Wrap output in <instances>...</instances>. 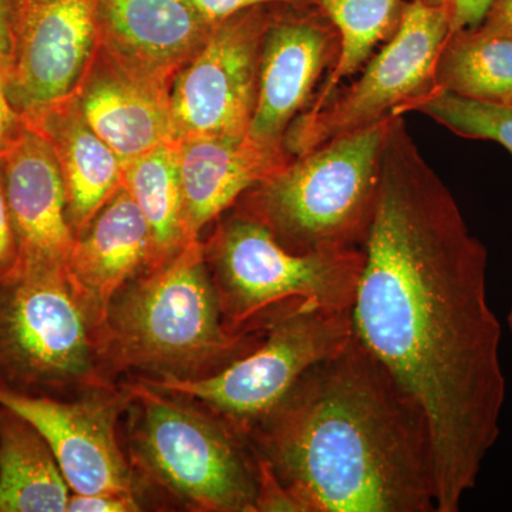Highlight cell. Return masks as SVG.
Segmentation results:
<instances>
[{
    "label": "cell",
    "mask_w": 512,
    "mask_h": 512,
    "mask_svg": "<svg viewBox=\"0 0 512 512\" xmlns=\"http://www.w3.org/2000/svg\"><path fill=\"white\" fill-rule=\"evenodd\" d=\"M362 249L356 335L426 413L437 512H458L500 436L501 325L487 298V249L402 116L390 121Z\"/></svg>",
    "instance_id": "cell-1"
},
{
    "label": "cell",
    "mask_w": 512,
    "mask_h": 512,
    "mask_svg": "<svg viewBox=\"0 0 512 512\" xmlns=\"http://www.w3.org/2000/svg\"><path fill=\"white\" fill-rule=\"evenodd\" d=\"M245 437L308 512H437L426 413L356 332Z\"/></svg>",
    "instance_id": "cell-2"
},
{
    "label": "cell",
    "mask_w": 512,
    "mask_h": 512,
    "mask_svg": "<svg viewBox=\"0 0 512 512\" xmlns=\"http://www.w3.org/2000/svg\"><path fill=\"white\" fill-rule=\"evenodd\" d=\"M261 329L225 325L201 239L124 286L101 329L109 377L128 369L197 379L224 369L258 345Z\"/></svg>",
    "instance_id": "cell-3"
},
{
    "label": "cell",
    "mask_w": 512,
    "mask_h": 512,
    "mask_svg": "<svg viewBox=\"0 0 512 512\" xmlns=\"http://www.w3.org/2000/svg\"><path fill=\"white\" fill-rule=\"evenodd\" d=\"M393 117L292 158L238 207L264 222L293 254L362 248L375 217Z\"/></svg>",
    "instance_id": "cell-4"
},
{
    "label": "cell",
    "mask_w": 512,
    "mask_h": 512,
    "mask_svg": "<svg viewBox=\"0 0 512 512\" xmlns=\"http://www.w3.org/2000/svg\"><path fill=\"white\" fill-rule=\"evenodd\" d=\"M0 384L33 394L113 387L99 319L66 265H19L0 281Z\"/></svg>",
    "instance_id": "cell-5"
},
{
    "label": "cell",
    "mask_w": 512,
    "mask_h": 512,
    "mask_svg": "<svg viewBox=\"0 0 512 512\" xmlns=\"http://www.w3.org/2000/svg\"><path fill=\"white\" fill-rule=\"evenodd\" d=\"M126 389L138 468L192 510L256 512L258 463L244 434L144 380Z\"/></svg>",
    "instance_id": "cell-6"
},
{
    "label": "cell",
    "mask_w": 512,
    "mask_h": 512,
    "mask_svg": "<svg viewBox=\"0 0 512 512\" xmlns=\"http://www.w3.org/2000/svg\"><path fill=\"white\" fill-rule=\"evenodd\" d=\"M235 207L222 215L207 244L202 242L231 332H255L295 302L352 309L365 259L362 248L293 254L264 222Z\"/></svg>",
    "instance_id": "cell-7"
},
{
    "label": "cell",
    "mask_w": 512,
    "mask_h": 512,
    "mask_svg": "<svg viewBox=\"0 0 512 512\" xmlns=\"http://www.w3.org/2000/svg\"><path fill=\"white\" fill-rule=\"evenodd\" d=\"M353 333L352 309L295 302L266 320L258 345L224 369L197 379L141 380L201 403L245 436L312 366L345 348Z\"/></svg>",
    "instance_id": "cell-8"
},
{
    "label": "cell",
    "mask_w": 512,
    "mask_h": 512,
    "mask_svg": "<svg viewBox=\"0 0 512 512\" xmlns=\"http://www.w3.org/2000/svg\"><path fill=\"white\" fill-rule=\"evenodd\" d=\"M451 32L444 6L412 0L403 6L394 35L370 57L355 83L336 92L323 109L299 114L285 136L289 156L301 157L322 144L409 113L436 92V66Z\"/></svg>",
    "instance_id": "cell-9"
},
{
    "label": "cell",
    "mask_w": 512,
    "mask_h": 512,
    "mask_svg": "<svg viewBox=\"0 0 512 512\" xmlns=\"http://www.w3.org/2000/svg\"><path fill=\"white\" fill-rule=\"evenodd\" d=\"M275 6H255L212 26L171 82L173 140L245 137L258 97L259 57Z\"/></svg>",
    "instance_id": "cell-10"
},
{
    "label": "cell",
    "mask_w": 512,
    "mask_h": 512,
    "mask_svg": "<svg viewBox=\"0 0 512 512\" xmlns=\"http://www.w3.org/2000/svg\"><path fill=\"white\" fill-rule=\"evenodd\" d=\"M126 386L93 390L77 402L19 392L0 384V406L32 424L55 454L73 494L134 495L130 464L117 437L130 403Z\"/></svg>",
    "instance_id": "cell-11"
},
{
    "label": "cell",
    "mask_w": 512,
    "mask_h": 512,
    "mask_svg": "<svg viewBox=\"0 0 512 512\" xmlns=\"http://www.w3.org/2000/svg\"><path fill=\"white\" fill-rule=\"evenodd\" d=\"M15 64L8 92L22 119L69 99L99 47L97 0H13Z\"/></svg>",
    "instance_id": "cell-12"
},
{
    "label": "cell",
    "mask_w": 512,
    "mask_h": 512,
    "mask_svg": "<svg viewBox=\"0 0 512 512\" xmlns=\"http://www.w3.org/2000/svg\"><path fill=\"white\" fill-rule=\"evenodd\" d=\"M338 55V32L319 6H275L262 42L248 137L266 150L286 151L289 127L311 106Z\"/></svg>",
    "instance_id": "cell-13"
},
{
    "label": "cell",
    "mask_w": 512,
    "mask_h": 512,
    "mask_svg": "<svg viewBox=\"0 0 512 512\" xmlns=\"http://www.w3.org/2000/svg\"><path fill=\"white\" fill-rule=\"evenodd\" d=\"M2 160L19 265H66L76 237L67 217L62 173L49 141L23 120Z\"/></svg>",
    "instance_id": "cell-14"
},
{
    "label": "cell",
    "mask_w": 512,
    "mask_h": 512,
    "mask_svg": "<svg viewBox=\"0 0 512 512\" xmlns=\"http://www.w3.org/2000/svg\"><path fill=\"white\" fill-rule=\"evenodd\" d=\"M192 0H97L99 46L128 69L171 84L212 30Z\"/></svg>",
    "instance_id": "cell-15"
},
{
    "label": "cell",
    "mask_w": 512,
    "mask_h": 512,
    "mask_svg": "<svg viewBox=\"0 0 512 512\" xmlns=\"http://www.w3.org/2000/svg\"><path fill=\"white\" fill-rule=\"evenodd\" d=\"M170 87L128 69L99 46L74 97L84 120L124 165L174 141Z\"/></svg>",
    "instance_id": "cell-16"
},
{
    "label": "cell",
    "mask_w": 512,
    "mask_h": 512,
    "mask_svg": "<svg viewBox=\"0 0 512 512\" xmlns=\"http://www.w3.org/2000/svg\"><path fill=\"white\" fill-rule=\"evenodd\" d=\"M178 148L183 218L188 241L293 157L245 137H195L175 141Z\"/></svg>",
    "instance_id": "cell-17"
},
{
    "label": "cell",
    "mask_w": 512,
    "mask_h": 512,
    "mask_svg": "<svg viewBox=\"0 0 512 512\" xmlns=\"http://www.w3.org/2000/svg\"><path fill=\"white\" fill-rule=\"evenodd\" d=\"M153 258L150 227L121 185L74 239L66 264L70 279L96 313L101 329L111 302L124 286L153 269Z\"/></svg>",
    "instance_id": "cell-18"
},
{
    "label": "cell",
    "mask_w": 512,
    "mask_h": 512,
    "mask_svg": "<svg viewBox=\"0 0 512 512\" xmlns=\"http://www.w3.org/2000/svg\"><path fill=\"white\" fill-rule=\"evenodd\" d=\"M23 120L40 131L55 151L66 190L67 217L77 237L123 185V163L84 120L74 94Z\"/></svg>",
    "instance_id": "cell-19"
},
{
    "label": "cell",
    "mask_w": 512,
    "mask_h": 512,
    "mask_svg": "<svg viewBox=\"0 0 512 512\" xmlns=\"http://www.w3.org/2000/svg\"><path fill=\"white\" fill-rule=\"evenodd\" d=\"M70 491L39 431L0 406V512H64Z\"/></svg>",
    "instance_id": "cell-20"
},
{
    "label": "cell",
    "mask_w": 512,
    "mask_h": 512,
    "mask_svg": "<svg viewBox=\"0 0 512 512\" xmlns=\"http://www.w3.org/2000/svg\"><path fill=\"white\" fill-rule=\"evenodd\" d=\"M436 89L512 107V37L481 25L451 32L437 60Z\"/></svg>",
    "instance_id": "cell-21"
},
{
    "label": "cell",
    "mask_w": 512,
    "mask_h": 512,
    "mask_svg": "<svg viewBox=\"0 0 512 512\" xmlns=\"http://www.w3.org/2000/svg\"><path fill=\"white\" fill-rule=\"evenodd\" d=\"M123 185L146 218L153 238V269L160 268L190 242L184 228L177 143L161 144L124 164Z\"/></svg>",
    "instance_id": "cell-22"
},
{
    "label": "cell",
    "mask_w": 512,
    "mask_h": 512,
    "mask_svg": "<svg viewBox=\"0 0 512 512\" xmlns=\"http://www.w3.org/2000/svg\"><path fill=\"white\" fill-rule=\"evenodd\" d=\"M403 6L402 0H319V8L338 32L339 55L305 111L323 109L340 84L360 72L375 47L396 32Z\"/></svg>",
    "instance_id": "cell-23"
},
{
    "label": "cell",
    "mask_w": 512,
    "mask_h": 512,
    "mask_svg": "<svg viewBox=\"0 0 512 512\" xmlns=\"http://www.w3.org/2000/svg\"><path fill=\"white\" fill-rule=\"evenodd\" d=\"M409 111L426 114L457 136L501 144L512 156V107L436 90Z\"/></svg>",
    "instance_id": "cell-24"
},
{
    "label": "cell",
    "mask_w": 512,
    "mask_h": 512,
    "mask_svg": "<svg viewBox=\"0 0 512 512\" xmlns=\"http://www.w3.org/2000/svg\"><path fill=\"white\" fill-rule=\"evenodd\" d=\"M256 463H258L256 512H308L302 501L279 480L268 461L256 457Z\"/></svg>",
    "instance_id": "cell-25"
},
{
    "label": "cell",
    "mask_w": 512,
    "mask_h": 512,
    "mask_svg": "<svg viewBox=\"0 0 512 512\" xmlns=\"http://www.w3.org/2000/svg\"><path fill=\"white\" fill-rule=\"evenodd\" d=\"M19 265V247L6 198L5 168L0 157V281L9 278Z\"/></svg>",
    "instance_id": "cell-26"
},
{
    "label": "cell",
    "mask_w": 512,
    "mask_h": 512,
    "mask_svg": "<svg viewBox=\"0 0 512 512\" xmlns=\"http://www.w3.org/2000/svg\"><path fill=\"white\" fill-rule=\"evenodd\" d=\"M192 2L212 25L255 6H319V0H192Z\"/></svg>",
    "instance_id": "cell-27"
},
{
    "label": "cell",
    "mask_w": 512,
    "mask_h": 512,
    "mask_svg": "<svg viewBox=\"0 0 512 512\" xmlns=\"http://www.w3.org/2000/svg\"><path fill=\"white\" fill-rule=\"evenodd\" d=\"M134 495L73 494L67 512H134L140 511Z\"/></svg>",
    "instance_id": "cell-28"
},
{
    "label": "cell",
    "mask_w": 512,
    "mask_h": 512,
    "mask_svg": "<svg viewBox=\"0 0 512 512\" xmlns=\"http://www.w3.org/2000/svg\"><path fill=\"white\" fill-rule=\"evenodd\" d=\"M421 2L447 8L450 13L451 32H456V30L476 28L480 25L494 0H421Z\"/></svg>",
    "instance_id": "cell-29"
},
{
    "label": "cell",
    "mask_w": 512,
    "mask_h": 512,
    "mask_svg": "<svg viewBox=\"0 0 512 512\" xmlns=\"http://www.w3.org/2000/svg\"><path fill=\"white\" fill-rule=\"evenodd\" d=\"M15 64L13 0H0V86L8 89Z\"/></svg>",
    "instance_id": "cell-30"
},
{
    "label": "cell",
    "mask_w": 512,
    "mask_h": 512,
    "mask_svg": "<svg viewBox=\"0 0 512 512\" xmlns=\"http://www.w3.org/2000/svg\"><path fill=\"white\" fill-rule=\"evenodd\" d=\"M22 124L23 119L10 103L8 92L5 87L0 86V157L3 156Z\"/></svg>",
    "instance_id": "cell-31"
},
{
    "label": "cell",
    "mask_w": 512,
    "mask_h": 512,
    "mask_svg": "<svg viewBox=\"0 0 512 512\" xmlns=\"http://www.w3.org/2000/svg\"><path fill=\"white\" fill-rule=\"evenodd\" d=\"M480 25L491 32L512 37V0H494Z\"/></svg>",
    "instance_id": "cell-32"
},
{
    "label": "cell",
    "mask_w": 512,
    "mask_h": 512,
    "mask_svg": "<svg viewBox=\"0 0 512 512\" xmlns=\"http://www.w3.org/2000/svg\"><path fill=\"white\" fill-rule=\"evenodd\" d=\"M507 323H508V328H510V332L512 333V306L510 309V313H508V316H507Z\"/></svg>",
    "instance_id": "cell-33"
}]
</instances>
